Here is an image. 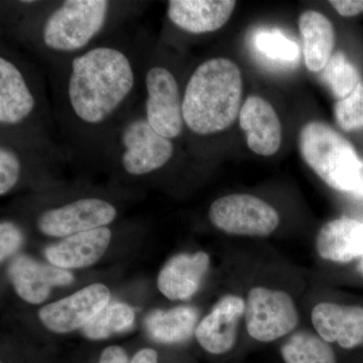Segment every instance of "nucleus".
Masks as SVG:
<instances>
[{
    "label": "nucleus",
    "instance_id": "obj_28",
    "mask_svg": "<svg viewBox=\"0 0 363 363\" xmlns=\"http://www.w3.org/2000/svg\"><path fill=\"white\" fill-rule=\"evenodd\" d=\"M329 4L340 16L345 18L363 13V0H331Z\"/></svg>",
    "mask_w": 363,
    "mask_h": 363
},
{
    "label": "nucleus",
    "instance_id": "obj_21",
    "mask_svg": "<svg viewBox=\"0 0 363 363\" xmlns=\"http://www.w3.org/2000/svg\"><path fill=\"white\" fill-rule=\"evenodd\" d=\"M199 311L180 306L169 310H156L145 319V328L157 342L174 344L187 341L195 333Z\"/></svg>",
    "mask_w": 363,
    "mask_h": 363
},
{
    "label": "nucleus",
    "instance_id": "obj_14",
    "mask_svg": "<svg viewBox=\"0 0 363 363\" xmlns=\"http://www.w3.org/2000/svg\"><path fill=\"white\" fill-rule=\"evenodd\" d=\"M9 276L16 294L33 305L45 302L54 286H69L74 281L73 274L67 269L40 264L26 255L11 262Z\"/></svg>",
    "mask_w": 363,
    "mask_h": 363
},
{
    "label": "nucleus",
    "instance_id": "obj_19",
    "mask_svg": "<svg viewBox=\"0 0 363 363\" xmlns=\"http://www.w3.org/2000/svg\"><path fill=\"white\" fill-rule=\"evenodd\" d=\"M316 250L321 259L347 264L363 257V222L341 217L327 222L316 238Z\"/></svg>",
    "mask_w": 363,
    "mask_h": 363
},
{
    "label": "nucleus",
    "instance_id": "obj_20",
    "mask_svg": "<svg viewBox=\"0 0 363 363\" xmlns=\"http://www.w3.org/2000/svg\"><path fill=\"white\" fill-rule=\"evenodd\" d=\"M298 28L304 44V60L308 70L318 73L333 55L335 30L328 18L316 11H307L298 18Z\"/></svg>",
    "mask_w": 363,
    "mask_h": 363
},
{
    "label": "nucleus",
    "instance_id": "obj_4",
    "mask_svg": "<svg viewBox=\"0 0 363 363\" xmlns=\"http://www.w3.org/2000/svg\"><path fill=\"white\" fill-rule=\"evenodd\" d=\"M242 91V74L233 60L214 57L203 61L184 86L185 130L200 138L228 130L240 116Z\"/></svg>",
    "mask_w": 363,
    "mask_h": 363
},
{
    "label": "nucleus",
    "instance_id": "obj_11",
    "mask_svg": "<svg viewBox=\"0 0 363 363\" xmlns=\"http://www.w3.org/2000/svg\"><path fill=\"white\" fill-rule=\"evenodd\" d=\"M111 291L102 284L81 289L68 297L40 308V322L55 333H69L82 328L108 304Z\"/></svg>",
    "mask_w": 363,
    "mask_h": 363
},
{
    "label": "nucleus",
    "instance_id": "obj_6",
    "mask_svg": "<svg viewBox=\"0 0 363 363\" xmlns=\"http://www.w3.org/2000/svg\"><path fill=\"white\" fill-rule=\"evenodd\" d=\"M175 140L157 133L147 123L142 102L119 126L104 160L133 178L157 175L176 156Z\"/></svg>",
    "mask_w": 363,
    "mask_h": 363
},
{
    "label": "nucleus",
    "instance_id": "obj_16",
    "mask_svg": "<svg viewBox=\"0 0 363 363\" xmlns=\"http://www.w3.org/2000/svg\"><path fill=\"white\" fill-rule=\"evenodd\" d=\"M238 117L248 147L255 154L271 157L278 152L281 143V124L269 101L252 95L241 106Z\"/></svg>",
    "mask_w": 363,
    "mask_h": 363
},
{
    "label": "nucleus",
    "instance_id": "obj_2",
    "mask_svg": "<svg viewBox=\"0 0 363 363\" xmlns=\"http://www.w3.org/2000/svg\"><path fill=\"white\" fill-rule=\"evenodd\" d=\"M9 35L51 66L111 37L140 13L143 2L111 0L11 2Z\"/></svg>",
    "mask_w": 363,
    "mask_h": 363
},
{
    "label": "nucleus",
    "instance_id": "obj_31",
    "mask_svg": "<svg viewBox=\"0 0 363 363\" xmlns=\"http://www.w3.org/2000/svg\"><path fill=\"white\" fill-rule=\"evenodd\" d=\"M359 267V271H360V272H362V276H363V257H362V260H360L359 267Z\"/></svg>",
    "mask_w": 363,
    "mask_h": 363
},
{
    "label": "nucleus",
    "instance_id": "obj_17",
    "mask_svg": "<svg viewBox=\"0 0 363 363\" xmlns=\"http://www.w3.org/2000/svg\"><path fill=\"white\" fill-rule=\"evenodd\" d=\"M109 227L74 234L45 250V257L60 269H82L96 264L111 245Z\"/></svg>",
    "mask_w": 363,
    "mask_h": 363
},
{
    "label": "nucleus",
    "instance_id": "obj_10",
    "mask_svg": "<svg viewBox=\"0 0 363 363\" xmlns=\"http://www.w3.org/2000/svg\"><path fill=\"white\" fill-rule=\"evenodd\" d=\"M117 208L108 200L83 197L45 210L38 216V229L51 238H65L108 226L116 220Z\"/></svg>",
    "mask_w": 363,
    "mask_h": 363
},
{
    "label": "nucleus",
    "instance_id": "obj_7",
    "mask_svg": "<svg viewBox=\"0 0 363 363\" xmlns=\"http://www.w3.org/2000/svg\"><path fill=\"white\" fill-rule=\"evenodd\" d=\"M183 92L161 43L152 40L143 64L142 108L150 125L175 142L185 130Z\"/></svg>",
    "mask_w": 363,
    "mask_h": 363
},
{
    "label": "nucleus",
    "instance_id": "obj_3",
    "mask_svg": "<svg viewBox=\"0 0 363 363\" xmlns=\"http://www.w3.org/2000/svg\"><path fill=\"white\" fill-rule=\"evenodd\" d=\"M45 78L37 66L7 44L0 50V136L57 143V124Z\"/></svg>",
    "mask_w": 363,
    "mask_h": 363
},
{
    "label": "nucleus",
    "instance_id": "obj_26",
    "mask_svg": "<svg viewBox=\"0 0 363 363\" xmlns=\"http://www.w3.org/2000/svg\"><path fill=\"white\" fill-rule=\"evenodd\" d=\"M334 116L336 123L344 131L363 130V81L350 96L336 102Z\"/></svg>",
    "mask_w": 363,
    "mask_h": 363
},
{
    "label": "nucleus",
    "instance_id": "obj_8",
    "mask_svg": "<svg viewBox=\"0 0 363 363\" xmlns=\"http://www.w3.org/2000/svg\"><path fill=\"white\" fill-rule=\"evenodd\" d=\"M245 315L248 334L259 342L289 335L298 324V309L290 294L267 286L250 289Z\"/></svg>",
    "mask_w": 363,
    "mask_h": 363
},
{
    "label": "nucleus",
    "instance_id": "obj_15",
    "mask_svg": "<svg viewBox=\"0 0 363 363\" xmlns=\"http://www.w3.org/2000/svg\"><path fill=\"white\" fill-rule=\"evenodd\" d=\"M313 327L328 343L352 350L363 343V307L322 302L313 308Z\"/></svg>",
    "mask_w": 363,
    "mask_h": 363
},
{
    "label": "nucleus",
    "instance_id": "obj_30",
    "mask_svg": "<svg viewBox=\"0 0 363 363\" xmlns=\"http://www.w3.org/2000/svg\"><path fill=\"white\" fill-rule=\"evenodd\" d=\"M130 363H157V353L152 348H143L136 352Z\"/></svg>",
    "mask_w": 363,
    "mask_h": 363
},
{
    "label": "nucleus",
    "instance_id": "obj_18",
    "mask_svg": "<svg viewBox=\"0 0 363 363\" xmlns=\"http://www.w3.org/2000/svg\"><path fill=\"white\" fill-rule=\"evenodd\" d=\"M209 267L210 257L206 252L175 255L160 272L157 288L169 300H188L199 290Z\"/></svg>",
    "mask_w": 363,
    "mask_h": 363
},
{
    "label": "nucleus",
    "instance_id": "obj_24",
    "mask_svg": "<svg viewBox=\"0 0 363 363\" xmlns=\"http://www.w3.org/2000/svg\"><path fill=\"white\" fill-rule=\"evenodd\" d=\"M321 79L337 101L350 96L362 81L357 67L342 52L332 55L328 64L321 71Z\"/></svg>",
    "mask_w": 363,
    "mask_h": 363
},
{
    "label": "nucleus",
    "instance_id": "obj_27",
    "mask_svg": "<svg viewBox=\"0 0 363 363\" xmlns=\"http://www.w3.org/2000/svg\"><path fill=\"white\" fill-rule=\"evenodd\" d=\"M23 236L20 227L13 221L0 223V259L1 262L13 255L23 243Z\"/></svg>",
    "mask_w": 363,
    "mask_h": 363
},
{
    "label": "nucleus",
    "instance_id": "obj_1",
    "mask_svg": "<svg viewBox=\"0 0 363 363\" xmlns=\"http://www.w3.org/2000/svg\"><path fill=\"white\" fill-rule=\"evenodd\" d=\"M124 28L49 66L55 121L69 157L104 160L119 126L142 102L152 40Z\"/></svg>",
    "mask_w": 363,
    "mask_h": 363
},
{
    "label": "nucleus",
    "instance_id": "obj_13",
    "mask_svg": "<svg viewBox=\"0 0 363 363\" xmlns=\"http://www.w3.org/2000/svg\"><path fill=\"white\" fill-rule=\"evenodd\" d=\"M245 313V301L240 296L222 297L196 327V339L203 350L215 355L233 350L238 339V324Z\"/></svg>",
    "mask_w": 363,
    "mask_h": 363
},
{
    "label": "nucleus",
    "instance_id": "obj_12",
    "mask_svg": "<svg viewBox=\"0 0 363 363\" xmlns=\"http://www.w3.org/2000/svg\"><path fill=\"white\" fill-rule=\"evenodd\" d=\"M234 0H169L167 21L188 35H205L220 30L230 20Z\"/></svg>",
    "mask_w": 363,
    "mask_h": 363
},
{
    "label": "nucleus",
    "instance_id": "obj_25",
    "mask_svg": "<svg viewBox=\"0 0 363 363\" xmlns=\"http://www.w3.org/2000/svg\"><path fill=\"white\" fill-rule=\"evenodd\" d=\"M255 47L262 56L281 63H295L298 58L297 43L278 30H260L255 35Z\"/></svg>",
    "mask_w": 363,
    "mask_h": 363
},
{
    "label": "nucleus",
    "instance_id": "obj_5",
    "mask_svg": "<svg viewBox=\"0 0 363 363\" xmlns=\"http://www.w3.org/2000/svg\"><path fill=\"white\" fill-rule=\"evenodd\" d=\"M298 147L306 164L329 187L363 198V161L342 135L322 121L303 126Z\"/></svg>",
    "mask_w": 363,
    "mask_h": 363
},
{
    "label": "nucleus",
    "instance_id": "obj_23",
    "mask_svg": "<svg viewBox=\"0 0 363 363\" xmlns=\"http://www.w3.org/2000/svg\"><path fill=\"white\" fill-rule=\"evenodd\" d=\"M135 320V310L130 306L121 302L108 303L83 327V333L92 340L108 338L130 329Z\"/></svg>",
    "mask_w": 363,
    "mask_h": 363
},
{
    "label": "nucleus",
    "instance_id": "obj_22",
    "mask_svg": "<svg viewBox=\"0 0 363 363\" xmlns=\"http://www.w3.org/2000/svg\"><path fill=\"white\" fill-rule=\"evenodd\" d=\"M281 354L285 363H337L330 343L309 331L293 333L281 346Z\"/></svg>",
    "mask_w": 363,
    "mask_h": 363
},
{
    "label": "nucleus",
    "instance_id": "obj_29",
    "mask_svg": "<svg viewBox=\"0 0 363 363\" xmlns=\"http://www.w3.org/2000/svg\"><path fill=\"white\" fill-rule=\"evenodd\" d=\"M99 363H130L128 354L119 346H109L102 351Z\"/></svg>",
    "mask_w": 363,
    "mask_h": 363
},
{
    "label": "nucleus",
    "instance_id": "obj_9",
    "mask_svg": "<svg viewBox=\"0 0 363 363\" xmlns=\"http://www.w3.org/2000/svg\"><path fill=\"white\" fill-rule=\"evenodd\" d=\"M210 221L219 230L241 236L269 235L278 228V211L259 197L231 194L218 198L208 211Z\"/></svg>",
    "mask_w": 363,
    "mask_h": 363
}]
</instances>
